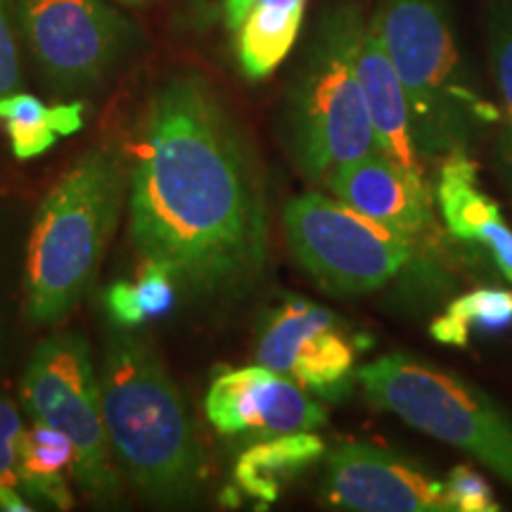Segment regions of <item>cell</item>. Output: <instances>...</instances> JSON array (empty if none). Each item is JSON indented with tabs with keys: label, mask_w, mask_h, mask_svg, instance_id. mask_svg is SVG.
<instances>
[{
	"label": "cell",
	"mask_w": 512,
	"mask_h": 512,
	"mask_svg": "<svg viewBox=\"0 0 512 512\" xmlns=\"http://www.w3.org/2000/svg\"><path fill=\"white\" fill-rule=\"evenodd\" d=\"M437 195L448 230L460 240L484 242L486 233L503 219L498 204L479 190L477 166L470 162L465 150L446 155Z\"/></svg>",
	"instance_id": "ac0fdd59"
},
{
	"label": "cell",
	"mask_w": 512,
	"mask_h": 512,
	"mask_svg": "<svg viewBox=\"0 0 512 512\" xmlns=\"http://www.w3.org/2000/svg\"><path fill=\"white\" fill-rule=\"evenodd\" d=\"M31 60L57 98L93 93L138 43L136 24L107 0H12Z\"/></svg>",
	"instance_id": "9c48e42d"
},
{
	"label": "cell",
	"mask_w": 512,
	"mask_h": 512,
	"mask_svg": "<svg viewBox=\"0 0 512 512\" xmlns=\"http://www.w3.org/2000/svg\"><path fill=\"white\" fill-rule=\"evenodd\" d=\"M128 238L197 294L245 285L266 264V185L214 88L176 74L152 95L128 171Z\"/></svg>",
	"instance_id": "6da1fadb"
},
{
	"label": "cell",
	"mask_w": 512,
	"mask_h": 512,
	"mask_svg": "<svg viewBox=\"0 0 512 512\" xmlns=\"http://www.w3.org/2000/svg\"><path fill=\"white\" fill-rule=\"evenodd\" d=\"M22 415L8 396L0 392V489H19V441H22Z\"/></svg>",
	"instance_id": "cb8c5ba5"
},
{
	"label": "cell",
	"mask_w": 512,
	"mask_h": 512,
	"mask_svg": "<svg viewBox=\"0 0 512 512\" xmlns=\"http://www.w3.org/2000/svg\"><path fill=\"white\" fill-rule=\"evenodd\" d=\"M363 27L354 5L330 10L292 83L285 143L311 181L328 183L344 164L380 152L356 69Z\"/></svg>",
	"instance_id": "5b68a950"
},
{
	"label": "cell",
	"mask_w": 512,
	"mask_h": 512,
	"mask_svg": "<svg viewBox=\"0 0 512 512\" xmlns=\"http://www.w3.org/2000/svg\"><path fill=\"white\" fill-rule=\"evenodd\" d=\"M114 3H121V5H143L145 0H114Z\"/></svg>",
	"instance_id": "83f0119b"
},
{
	"label": "cell",
	"mask_w": 512,
	"mask_h": 512,
	"mask_svg": "<svg viewBox=\"0 0 512 512\" xmlns=\"http://www.w3.org/2000/svg\"><path fill=\"white\" fill-rule=\"evenodd\" d=\"M328 188L339 202L368 219L415 238L432 223L430 192L420 176L408 174L382 152L344 164L330 176Z\"/></svg>",
	"instance_id": "4fadbf2b"
},
{
	"label": "cell",
	"mask_w": 512,
	"mask_h": 512,
	"mask_svg": "<svg viewBox=\"0 0 512 512\" xmlns=\"http://www.w3.org/2000/svg\"><path fill=\"white\" fill-rule=\"evenodd\" d=\"M323 456L325 441L313 430L275 434L240 453L233 477L242 494L271 505L283 496L287 484L323 460Z\"/></svg>",
	"instance_id": "9a60e30c"
},
{
	"label": "cell",
	"mask_w": 512,
	"mask_h": 512,
	"mask_svg": "<svg viewBox=\"0 0 512 512\" xmlns=\"http://www.w3.org/2000/svg\"><path fill=\"white\" fill-rule=\"evenodd\" d=\"M256 361L328 401L347 399L358 370L354 344L332 311L297 297L268 311Z\"/></svg>",
	"instance_id": "30bf717a"
},
{
	"label": "cell",
	"mask_w": 512,
	"mask_h": 512,
	"mask_svg": "<svg viewBox=\"0 0 512 512\" xmlns=\"http://www.w3.org/2000/svg\"><path fill=\"white\" fill-rule=\"evenodd\" d=\"M98 377L121 479L150 503H195L204 484V453L162 356L136 328L117 325L105 337Z\"/></svg>",
	"instance_id": "7a4b0ae2"
},
{
	"label": "cell",
	"mask_w": 512,
	"mask_h": 512,
	"mask_svg": "<svg viewBox=\"0 0 512 512\" xmlns=\"http://www.w3.org/2000/svg\"><path fill=\"white\" fill-rule=\"evenodd\" d=\"M124 150L88 147L36 209L24 266V316L53 328L83 302L98 278L128 197Z\"/></svg>",
	"instance_id": "3957f363"
},
{
	"label": "cell",
	"mask_w": 512,
	"mask_h": 512,
	"mask_svg": "<svg viewBox=\"0 0 512 512\" xmlns=\"http://www.w3.org/2000/svg\"><path fill=\"white\" fill-rule=\"evenodd\" d=\"M375 24L406 91L422 157L465 150L501 112L460 60L448 0H380Z\"/></svg>",
	"instance_id": "277c9868"
},
{
	"label": "cell",
	"mask_w": 512,
	"mask_h": 512,
	"mask_svg": "<svg viewBox=\"0 0 512 512\" xmlns=\"http://www.w3.org/2000/svg\"><path fill=\"white\" fill-rule=\"evenodd\" d=\"M0 121L8 131L12 155L19 162H29L46 155L50 147L57 145V131L50 124V107L36 95L8 93L0 98Z\"/></svg>",
	"instance_id": "7402d4cb"
},
{
	"label": "cell",
	"mask_w": 512,
	"mask_h": 512,
	"mask_svg": "<svg viewBox=\"0 0 512 512\" xmlns=\"http://www.w3.org/2000/svg\"><path fill=\"white\" fill-rule=\"evenodd\" d=\"M512 328V292L475 290L451 302L444 316L430 325V335L441 344L467 347L472 330L503 332Z\"/></svg>",
	"instance_id": "44dd1931"
},
{
	"label": "cell",
	"mask_w": 512,
	"mask_h": 512,
	"mask_svg": "<svg viewBox=\"0 0 512 512\" xmlns=\"http://www.w3.org/2000/svg\"><path fill=\"white\" fill-rule=\"evenodd\" d=\"M50 124L57 131V136H72L83 126V102L72 100L62 105L50 107Z\"/></svg>",
	"instance_id": "4316f807"
},
{
	"label": "cell",
	"mask_w": 512,
	"mask_h": 512,
	"mask_svg": "<svg viewBox=\"0 0 512 512\" xmlns=\"http://www.w3.org/2000/svg\"><path fill=\"white\" fill-rule=\"evenodd\" d=\"M204 411L221 434H275L318 430L328 413L306 389L266 366L223 370L211 380Z\"/></svg>",
	"instance_id": "7c38bea8"
},
{
	"label": "cell",
	"mask_w": 512,
	"mask_h": 512,
	"mask_svg": "<svg viewBox=\"0 0 512 512\" xmlns=\"http://www.w3.org/2000/svg\"><path fill=\"white\" fill-rule=\"evenodd\" d=\"M356 69L380 152L408 174L422 178V155L415 145L411 107L375 19H370L361 31Z\"/></svg>",
	"instance_id": "5bb4252c"
},
{
	"label": "cell",
	"mask_w": 512,
	"mask_h": 512,
	"mask_svg": "<svg viewBox=\"0 0 512 512\" xmlns=\"http://www.w3.org/2000/svg\"><path fill=\"white\" fill-rule=\"evenodd\" d=\"M19 392L31 418L72 439L76 451L72 477L88 501L119 503L124 479L110 451L100 377L88 339L79 330L43 337L24 368Z\"/></svg>",
	"instance_id": "52a82bcc"
},
{
	"label": "cell",
	"mask_w": 512,
	"mask_h": 512,
	"mask_svg": "<svg viewBox=\"0 0 512 512\" xmlns=\"http://www.w3.org/2000/svg\"><path fill=\"white\" fill-rule=\"evenodd\" d=\"M482 245L489 247V252L494 254L498 268H501L503 275L512 280V228L501 219L494 228L486 233Z\"/></svg>",
	"instance_id": "484cf974"
},
{
	"label": "cell",
	"mask_w": 512,
	"mask_h": 512,
	"mask_svg": "<svg viewBox=\"0 0 512 512\" xmlns=\"http://www.w3.org/2000/svg\"><path fill=\"white\" fill-rule=\"evenodd\" d=\"M325 498L358 512H451L446 486L373 444L347 441L328 456Z\"/></svg>",
	"instance_id": "8fae6325"
},
{
	"label": "cell",
	"mask_w": 512,
	"mask_h": 512,
	"mask_svg": "<svg viewBox=\"0 0 512 512\" xmlns=\"http://www.w3.org/2000/svg\"><path fill=\"white\" fill-rule=\"evenodd\" d=\"M486 34L496 91L501 98V136H498V171L512 195V0H486Z\"/></svg>",
	"instance_id": "d6986e66"
},
{
	"label": "cell",
	"mask_w": 512,
	"mask_h": 512,
	"mask_svg": "<svg viewBox=\"0 0 512 512\" xmlns=\"http://www.w3.org/2000/svg\"><path fill=\"white\" fill-rule=\"evenodd\" d=\"M74 460L72 439L46 422L34 420L31 427H24L19 441V489L24 496L55 510H72L74 496L64 475L72 472Z\"/></svg>",
	"instance_id": "e0dca14e"
},
{
	"label": "cell",
	"mask_w": 512,
	"mask_h": 512,
	"mask_svg": "<svg viewBox=\"0 0 512 512\" xmlns=\"http://www.w3.org/2000/svg\"><path fill=\"white\" fill-rule=\"evenodd\" d=\"M356 377L377 411L470 453L512 484V415L482 389L403 354L366 363Z\"/></svg>",
	"instance_id": "8992f818"
},
{
	"label": "cell",
	"mask_w": 512,
	"mask_h": 512,
	"mask_svg": "<svg viewBox=\"0 0 512 512\" xmlns=\"http://www.w3.org/2000/svg\"><path fill=\"white\" fill-rule=\"evenodd\" d=\"M283 223L304 271L335 294L380 290L411 259V240L320 192L287 202Z\"/></svg>",
	"instance_id": "ba28073f"
},
{
	"label": "cell",
	"mask_w": 512,
	"mask_h": 512,
	"mask_svg": "<svg viewBox=\"0 0 512 512\" xmlns=\"http://www.w3.org/2000/svg\"><path fill=\"white\" fill-rule=\"evenodd\" d=\"M176 278L157 261L143 259L136 283H114L105 292V306L114 325L138 328L145 320L162 318L176 306Z\"/></svg>",
	"instance_id": "ffe728a7"
},
{
	"label": "cell",
	"mask_w": 512,
	"mask_h": 512,
	"mask_svg": "<svg viewBox=\"0 0 512 512\" xmlns=\"http://www.w3.org/2000/svg\"><path fill=\"white\" fill-rule=\"evenodd\" d=\"M22 86L17 17L12 0H0V98Z\"/></svg>",
	"instance_id": "d4e9b609"
},
{
	"label": "cell",
	"mask_w": 512,
	"mask_h": 512,
	"mask_svg": "<svg viewBox=\"0 0 512 512\" xmlns=\"http://www.w3.org/2000/svg\"><path fill=\"white\" fill-rule=\"evenodd\" d=\"M446 498L451 510L456 512H494L498 510V503L494 498V491L486 479L479 475L477 470L467 465H456L448 472Z\"/></svg>",
	"instance_id": "603a6c76"
},
{
	"label": "cell",
	"mask_w": 512,
	"mask_h": 512,
	"mask_svg": "<svg viewBox=\"0 0 512 512\" xmlns=\"http://www.w3.org/2000/svg\"><path fill=\"white\" fill-rule=\"evenodd\" d=\"M306 0H252L235 27L238 62L252 81L271 76L297 43Z\"/></svg>",
	"instance_id": "2e32d148"
}]
</instances>
